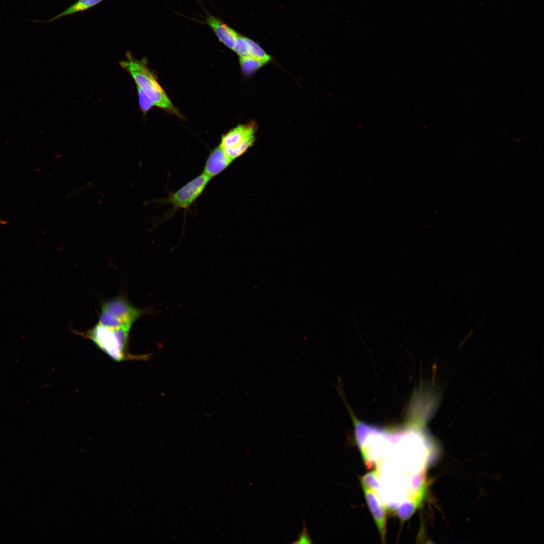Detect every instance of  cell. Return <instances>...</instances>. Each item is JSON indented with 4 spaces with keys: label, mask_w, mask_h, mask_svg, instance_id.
Instances as JSON below:
<instances>
[{
    "label": "cell",
    "mask_w": 544,
    "mask_h": 544,
    "mask_svg": "<svg viewBox=\"0 0 544 544\" xmlns=\"http://www.w3.org/2000/svg\"><path fill=\"white\" fill-rule=\"evenodd\" d=\"M125 55V60L120 61L119 64L131 76L137 87L144 92L154 105L180 117V113L148 67L146 60L135 59L129 51H126Z\"/></svg>",
    "instance_id": "6da1fadb"
},
{
    "label": "cell",
    "mask_w": 544,
    "mask_h": 544,
    "mask_svg": "<svg viewBox=\"0 0 544 544\" xmlns=\"http://www.w3.org/2000/svg\"><path fill=\"white\" fill-rule=\"evenodd\" d=\"M154 311L151 307L137 308L124 297L118 296L102 304L98 323L107 327L130 331L139 318L145 314L152 313Z\"/></svg>",
    "instance_id": "7a4b0ae2"
},
{
    "label": "cell",
    "mask_w": 544,
    "mask_h": 544,
    "mask_svg": "<svg viewBox=\"0 0 544 544\" xmlns=\"http://www.w3.org/2000/svg\"><path fill=\"white\" fill-rule=\"evenodd\" d=\"M129 331L104 326L97 323L85 335L100 349L116 361H121L128 356L127 347Z\"/></svg>",
    "instance_id": "3957f363"
},
{
    "label": "cell",
    "mask_w": 544,
    "mask_h": 544,
    "mask_svg": "<svg viewBox=\"0 0 544 544\" xmlns=\"http://www.w3.org/2000/svg\"><path fill=\"white\" fill-rule=\"evenodd\" d=\"M211 179L202 172L159 202L161 205L171 206L174 211L187 209L201 195Z\"/></svg>",
    "instance_id": "277c9868"
},
{
    "label": "cell",
    "mask_w": 544,
    "mask_h": 544,
    "mask_svg": "<svg viewBox=\"0 0 544 544\" xmlns=\"http://www.w3.org/2000/svg\"><path fill=\"white\" fill-rule=\"evenodd\" d=\"M362 488L369 508L375 521L381 539L384 541L386 523L385 506L376 492L363 485Z\"/></svg>",
    "instance_id": "5b68a950"
},
{
    "label": "cell",
    "mask_w": 544,
    "mask_h": 544,
    "mask_svg": "<svg viewBox=\"0 0 544 544\" xmlns=\"http://www.w3.org/2000/svg\"><path fill=\"white\" fill-rule=\"evenodd\" d=\"M232 162L224 150L219 146L209 154L202 172L212 179L223 172Z\"/></svg>",
    "instance_id": "8992f818"
},
{
    "label": "cell",
    "mask_w": 544,
    "mask_h": 544,
    "mask_svg": "<svg viewBox=\"0 0 544 544\" xmlns=\"http://www.w3.org/2000/svg\"><path fill=\"white\" fill-rule=\"evenodd\" d=\"M206 23L215 32L220 41L233 50L239 34L221 20L210 14L207 17Z\"/></svg>",
    "instance_id": "52a82bcc"
},
{
    "label": "cell",
    "mask_w": 544,
    "mask_h": 544,
    "mask_svg": "<svg viewBox=\"0 0 544 544\" xmlns=\"http://www.w3.org/2000/svg\"><path fill=\"white\" fill-rule=\"evenodd\" d=\"M255 126L253 123L237 126L222 136L219 146L224 150L236 147L248 137L254 134Z\"/></svg>",
    "instance_id": "ba28073f"
},
{
    "label": "cell",
    "mask_w": 544,
    "mask_h": 544,
    "mask_svg": "<svg viewBox=\"0 0 544 544\" xmlns=\"http://www.w3.org/2000/svg\"><path fill=\"white\" fill-rule=\"evenodd\" d=\"M427 486L423 487L414 499L403 503L396 509L397 516L402 520L409 519L422 504L426 495Z\"/></svg>",
    "instance_id": "9c48e42d"
},
{
    "label": "cell",
    "mask_w": 544,
    "mask_h": 544,
    "mask_svg": "<svg viewBox=\"0 0 544 544\" xmlns=\"http://www.w3.org/2000/svg\"><path fill=\"white\" fill-rule=\"evenodd\" d=\"M103 1L104 0H77L67 9L56 15L52 18L45 22H52L58 19L67 15L87 11L97 5Z\"/></svg>",
    "instance_id": "30bf717a"
},
{
    "label": "cell",
    "mask_w": 544,
    "mask_h": 544,
    "mask_svg": "<svg viewBox=\"0 0 544 544\" xmlns=\"http://www.w3.org/2000/svg\"><path fill=\"white\" fill-rule=\"evenodd\" d=\"M254 139V134H251L236 147L225 150H224V151L229 158L233 161L242 155L253 145Z\"/></svg>",
    "instance_id": "8fae6325"
},
{
    "label": "cell",
    "mask_w": 544,
    "mask_h": 544,
    "mask_svg": "<svg viewBox=\"0 0 544 544\" xmlns=\"http://www.w3.org/2000/svg\"><path fill=\"white\" fill-rule=\"evenodd\" d=\"M246 42L248 56L257 59L264 64L269 61L270 56L258 44L246 37Z\"/></svg>",
    "instance_id": "7c38bea8"
},
{
    "label": "cell",
    "mask_w": 544,
    "mask_h": 544,
    "mask_svg": "<svg viewBox=\"0 0 544 544\" xmlns=\"http://www.w3.org/2000/svg\"><path fill=\"white\" fill-rule=\"evenodd\" d=\"M240 63L243 72L250 75L264 64L260 60L250 56L240 58Z\"/></svg>",
    "instance_id": "4fadbf2b"
},
{
    "label": "cell",
    "mask_w": 544,
    "mask_h": 544,
    "mask_svg": "<svg viewBox=\"0 0 544 544\" xmlns=\"http://www.w3.org/2000/svg\"><path fill=\"white\" fill-rule=\"evenodd\" d=\"M361 482L362 485L367 487L377 493L379 490L380 484L376 470L370 471L363 475L361 479Z\"/></svg>",
    "instance_id": "5bb4252c"
},
{
    "label": "cell",
    "mask_w": 544,
    "mask_h": 544,
    "mask_svg": "<svg viewBox=\"0 0 544 544\" xmlns=\"http://www.w3.org/2000/svg\"><path fill=\"white\" fill-rule=\"evenodd\" d=\"M137 88L140 108L144 113H147L154 104L150 99L139 88Z\"/></svg>",
    "instance_id": "9a60e30c"
},
{
    "label": "cell",
    "mask_w": 544,
    "mask_h": 544,
    "mask_svg": "<svg viewBox=\"0 0 544 544\" xmlns=\"http://www.w3.org/2000/svg\"><path fill=\"white\" fill-rule=\"evenodd\" d=\"M233 50L240 57L248 56L245 37L238 35Z\"/></svg>",
    "instance_id": "2e32d148"
},
{
    "label": "cell",
    "mask_w": 544,
    "mask_h": 544,
    "mask_svg": "<svg viewBox=\"0 0 544 544\" xmlns=\"http://www.w3.org/2000/svg\"><path fill=\"white\" fill-rule=\"evenodd\" d=\"M312 539L307 529V528L305 524V521H303V528L301 532L299 533L297 538L295 541L292 542V543H311Z\"/></svg>",
    "instance_id": "e0dca14e"
},
{
    "label": "cell",
    "mask_w": 544,
    "mask_h": 544,
    "mask_svg": "<svg viewBox=\"0 0 544 544\" xmlns=\"http://www.w3.org/2000/svg\"><path fill=\"white\" fill-rule=\"evenodd\" d=\"M7 224V223L5 221L0 220V225H1V224Z\"/></svg>",
    "instance_id": "ac0fdd59"
}]
</instances>
